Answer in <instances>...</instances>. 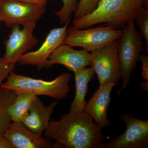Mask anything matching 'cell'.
I'll use <instances>...</instances> for the list:
<instances>
[{"mask_svg":"<svg viewBox=\"0 0 148 148\" xmlns=\"http://www.w3.org/2000/svg\"><path fill=\"white\" fill-rule=\"evenodd\" d=\"M45 135L56 148H102L105 138L91 117L83 112L64 114L50 121Z\"/></svg>","mask_w":148,"mask_h":148,"instance_id":"6da1fadb","label":"cell"},{"mask_svg":"<svg viewBox=\"0 0 148 148\" xmlns=\"http://www.w3.org/2000/svg\"><path fill=\"white\" fill-rule=\"evenodd\" d=\"M144 0H101L97 8L81 18H74L73 26L77 29L89 28L106 23L114 29L123 28L143 7Z\"/></svg>","mask_w":148,"mask_h":148,"instance_id":"7a4b0ae2","label":"cell"},{"mask_svg":"<svg viewBox=\"0 0 148 148\" xmlns=\"http://www.w3.org/2000/svg\"><path fill=\"white\" fill-rule=\"evenodd\" d=\"M72 77L71 74L65 72L53 80L46 81L16 74L12 71L1 86L14 90L17 94L30 93L62 100L67 98L71 91L69 83Z\"/></svg>","mask_w":148,"mask_h":148,"instance_id":"3957f363","label":"cell"},{"mask_svg":"<svg viewBox=\"0 0 148 148\" xmlns=\"http://www.w3.org/2000/svg\"><path fill=\"white\" fill-rule=\"evenodd\" d=\"M134 20H131L123 28L118 40V51L122 71V85L116 92L119 95L127 87L131 74L136 69L139 56L144 51L143 38L135 28Z\"/></svg>","mask_w":148,"mask_h":148,"instance_id":"277c9868","label":"cell"},{"mask_svg":"<svg viewBox=\"0 0 148 148\" xmlns=\"http://www.w3.org/2000/svg\"><path fill=\"white\" fill-rule=\"evenodd\" d=\"M121 34V30L114 29L109 25L84 30L77 29L72 26L68 28L63 44L72 47H79L91 52L118 40Z\"/></svg>","mask_w":148,"mask_h":148,"instance_id":"5b68a950","label":"cell"},{"mask_svg":"<svg viewBox=\"0 0 148 148\" xmlns=\"http://www.w3.org/2000/svg\"><path fill=\"white\" fill-rule=\"evenodd\" d=\"M92 67L100 85L119 83L122 78L121 66L118 51V40L90 52Z\"/></svg>","mask_w":148,"mask_h":148,"instance_id":"8992f818","label":"cell"},{"mask_svg":"<svg viewBox=\"0 0 148 148\" xmlns=\"http://www.w3.org/2000/svg\"><path fill=\"white\" fill-rule=\"evenodd\" d=\"M119 118L126 124L125 131L102 148H148V121L136 118L132 114L121 115Z\"/></svg>","mask_w":148,"mask_h":148,"instance_id":"52a82bcc","label":"cell"},{"mask_svg":"<svg viewBox=\"0 0 148 148\" xmlns=\"http://www.w3.org/2000/svg\"><path fill=\"white\" fill-rule=\"evenodd\" d=\"M36 22H32L22 26L15 24L11 27L8 38L5 42V51L3 58L8 64H15L20 57L29 52L38 43L34 36Z\"/></svg>","mask_w":148,"mask_h":148,"instance_id":"ba28073f","label":"cell"},{"mask_svg":"<svg viewBox=\"0 0 148 148\" xmlns=\"http://www.w3.org/2000/svg\"><path fill=\"white\" fill-rule=\"evenodd\" d=\"M45 6L16 0H2L0 3V21L8 28L15 24L25 25L36 22L45 13Z\"/></svg>","mask_w":148,"mask_h":148,"instance_id":"9c48e42d","label":"cell"},{"mask_svg":"<svg viewBox=\"0 0 148 148\" xmlns=\"http://www.w3.org/2000/svg\"><path fill=\"white\" fill-rule=\"evenodd\" d=\"M70 22L68 21L63 27L51 30L41 46L36 50L29 51L22 55L18 60V64L35 66L38 71L45 68L51 54L63 44Z\"/></svg>","mask_w":148,"mask_h":148,"instance_id":"30bf717a","label":"cell"},{"mask_svg":"<svg viewBox=\"0 0 148 148\" xmlns=\"http://www.w3.org/2000/svg\"><path fill=\"white\" fill-rule=\"evenodd\" d=\"M118 84L108 83L100 85L92 98L86 101L83 111L94 120L95 124L101 130L111 125L108 118V110L111 101L112 89Z\"/></svg>","mask_w":148,"mask_h":148,"instance_id":"8fae6325","label":"cell"},{"mask_svg":"<svg viewBox=\"0 0 148 148\" xmlns=\"http://www.w3.org/2000/svg\"><path fill=\"white\" fill-rule=\"evenodd\" d=\"M55 64L63 65L75 73L92 66L91 55L84 49L75 50L71 46L63 44L51 54L45 68H51Z\"/></svg>","mask_w":148,"mask_h":148,"instance_id":"7c38bea8","label":"cell"},{"mask_svg":"<svg viewBox=\"0 0 148 148\" xmlns=\"http://www.w3.org/2000/svg\"><path fill=\"white\" fill-rule=\"evenodd\" d=\"M14 148H49L51 143L47 139L35 134L21 122H12L2 135Z\"/></svg>","mask_w":148,"mask_h":148,"instance_id":"4fadbf2b","label":"cell"},{"mask_svg":"<svg viewBox=\"0 0 148 148\" xmlns=\"http://www.w3.org/2000/svg\"><path fill=\"white\" fill-rule=\"evenodd\" d=\"M57 103L55 101L49 106H45L38 96L29 113L21 122L32 132L42 136L48 127L51 116Z\"/></svg>","mask_w":148,"mask_h":148,"instance_id":"5bb4252c","label":"cell"},{"mask_svg":"<svg viewBox=\"0 0 148 148\" xmlns=\"http://www.w3.org/2000/svg\"><path fill=\"white\" fill-rule=\"evenodd\" d=\"M74 74L75 95L70 106V112H82L86 104L85 98L88 91V83L94 78L95 72L92 66H90L75 72Z\"/></svg>","mask_w":148,"mask_h":148,"instance_id":"9a60e30c","label":"cell"},{"mask_svg":"<svg viewBox=\"0 0 148 148\" xmlns=\"http://www.w3.org/2000/svg\"><path fill=\"white\" fill-rule=\"evenodd\" d=\"M38 96L30 93L17 94L14 102L8 109V114L12 122H22L32 108Z\"/></svg>","mask_w":148,"mask_h":148,"instance_id":"2e32d148","label":"cell"},{"mask_svg":"<svg viewBox=\"0 0 148 148\" xmlns=\"http://www.w3.org/2000/svg\"><path fill=\"white\" fill-rule=\"evenodd\" d=\"M17 93L14 90L0 86V136L11 123L8 109L16 99Z\"/></svg>","mask_w":148,"mask_h":148,"instance_id":"e0dca14e","label":"cell"},{"mask_svg":"<svg viewBox=\"0 0 148 148\" xmlns=\"http://www.w3.org/2000/svg\"><path fill=\"white\" fill-rule=\"evenodd\" d=\"M63 5L60 10L56 12L54 14L58 17L61 24H66L71 21L73 14L77 8L79 0H61Z\"/></svg>","mask_w":148,"mask_h":148,"instance_id":"ac0fdd59","label":"cell"},{"mask_svg":"<svg viewBox=\"0 0 148 148\" xmlns=\"http://www.w3.org/2000/svg\"><path fill=\"white\" fill-rule=\"evenodd\" d=\"M140 32L145 42V53H148V9L143 8L138 11L135 19Z\"/></svg>","mask_w":148,"mask_h":148,"instance_id":"d6986e66","label":"cell"},{"mask_svg":"<svg viewBox=\"0 0 148 148\" xmlns=\"http://www.w3.org/2000/svg\"><path fill=\"white\" fill-rule=\"evenodd\" d=\"M101 0H79L75 18H81L92 12L97 8Z\"/></svg>","mask_w":148,"mask_h":148,"instance_id":"ffe728a7","label":"cell"},{"mask_svg":"<svg viewBox=\"0 0 148 148\" xmlns=\"http://www.w3.org/2000/svg\"><path fill=\"white\" fill-rule=\"evenodd\" d=\"M15 68V64H7L0 56V86Z\"/></svg>","mask_w":148,"mask_h":148,"instance_id":"44dd1931","label":"cell"},{"mask_svg":"<svg viewBox=\"0 0 148 148\" xmlns=\"http://www.w3.org/2000/svg\"><path fill=\"white\" fill-rule=\"evenodd\" d=\"M139 61L142 64V76L146 81H148V56L145 54H141Z\"/></svg>","mask_w":148,"mask_h":148,"instance_id":"7402d4cb","label":"cell"},{"mask_svg":"<svg viewBox=\"0 0 148 148\" xmlns=\"http://www.w3.org/2000/svg\"><path fill=\"white\" fill-rule=\"evenodd\" d=\"M16 1L36 5L46 6L47 3L50 0H16Z\"/></svg>","mask_w":148,"mask_h":148,"instance_id":"603a6c76","label":"cell"},{"mask_svg":"<svg viewBox=\"0 0 148 148\" xmlns=\"http://www.w3.org/2000/svg\"><path fill=\"white\" fill-rule=\"evenodd\" d=\"M0 148H14L12 144L3 135L0 136Z\"/></svg>","mask_w":148,"mask_h":148,"instance_id":"cb8c5ba5","label":"cell"},{"mask_svg":"<svg viewBox=\"0 0 148 148\" xmlns=\"http://www.w3.org/2000/svg\"><path fill=\"white\" fill-rule=\"evenodd\" d=\"M139 86L141 89L145 91H148V81L143 82L140 84Z\"/></svg>","mask_w":148,"mask_h":148,"instance_id":"d4e9b609","label":"cell"},{"mask_svg":"<svg viewBox=\"0 0 148 148\" xmlns=\"http://www.w3.org/2000/svg\"><path fill=\"white\" fill-rule=\"evenodd\" d=\"M2 1V0H0V3ZM1 21H0V23H1Z\"/></svg>","mask_w":148,"mask_h":148,"instance_id":"484cf974","label":"cell"}]
</instances>
